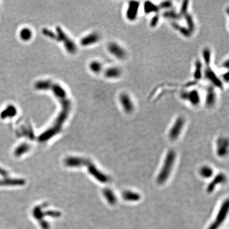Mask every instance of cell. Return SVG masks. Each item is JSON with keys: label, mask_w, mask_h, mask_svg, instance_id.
Masks as SVG:
<instances>
[{"label": "cell", "mask_w": 229, "mask_h": 229, "mask_svg": "<svg viewBox=\"0 0 229 229\" xmlns=\"http://www.w3.org/2000/svg\"><path fill=\"white\" fill-rule=\"evenodd\" d=\"M176 158V154L174 150H170L166 155L163 166L157 175V183L159 184H163L168 179L174 167Z\"/></svg>", "instance_id": "6da1fadb"}, {"label": "cell", "mask_w": 229, "mask_h": 229, "mask_svg": "<svg viewBox=\"0 0 229 229\" xmlns=\"http://www.w3.org/2000/svg\"><path fill=\"white\" fill-rule=\"evenodd\" d=\"M205 68L204 69V77L211 83L212 86L216 88H223V83L222 81L217 77L213 69L210 66V63L205 64Z\"/></svg>", "instance_id": "7a4b0ae2"}, {"label": "cell", "mask_w": 229, "mask_h": 229, "mask_svg": "<svg viewBox=\"0 0 229 229\" xmlns=\"http://www.w3.org/2000/svg\"><path fill=\"white\" fill-rule=\"evenodd\" d=\"M180 97L182 100L188 101L193 106H198L200 104V94L197 90L192 89L189 91H182Z\"/></svg>", "instance_id": "3957f363"}, {"label": "cell", "mask_w": 229, "mask_h": 229, "mask_svg": "<svg viewBox=\"0 0 229 229\" xmlns=\"http://www.w3.org/2000/svg\"><path fill=\"white\" fill-rule=\"evenodd\" d=\"M108 49L112 55L119 60H124L127 57V53L125 49L118 43H110L108 46Z\"/></svg>", "instance_id": "277c9868"}, {"label": "cell", "mask_w": 229, "mask_h": 229, "mask_svg": "<svg viewBox=\"0 0 229 229\" xmlns=\"http://www.w3.org/2000/svg\"><path fill=\"white\" fill-rule=\"evenodd\" d=\"M140 3L138 1H130L129 2L126 11V18L131 22H134L137 19L139 12Z\"/></svg>", "instance_id": "5b68a950"}, {"label": "cell", "mask_w": 229, "mask_h": 229, "mask_svg": "<svg viewBox=\"0 0 229 229\" xmlns=\"http://www.w3.org/2000/svg\"><path fill=\"white\" fill-rule=\"evenodd\" d=\"M119 102L124 111L130 114L134 110L135 105L132 98L128 93L123 92L119 96Z\"/></svg>", "instance_id": "8992f818"}, {"label": "cell", "mask_w": 229, "mask_h": 229, "mask_svg": "<svg viewBox=\"0 0 229 229\" xmlns=\"http://www.w3.org/2000/svg\"><path fill=\"white\" fill-rule=\"evenodd\" d=\"M184 125V118L182 117H178L169 132V136L171 140H176L179 137L181 131L183 130Z\"/></svg>", "instance_id": "52a82bcc"}, {"label": "cell", "mask_w": 229, "mask_h": 229, "mask_svg": "<svg viewBox=\"0 0 229 229\" xmlns=\"http://www.w3.org/2000/svg\"><path fill=\"white\" fill-rule=\"evenodd\" d=\"M215 88L211 85L206 89L205 102L207 107L212 108L216 104L217 96Z\"/></svg>", "instance_id": "ba28073f"}, {"label": "cell", "mask_w": 229, "mask_h": 229, "mask_svg": "<svg viewBox=\"0 0 229 229\" xmlns=\"http://www.w3.org/2000/svg\"><path fill=\"white\" fill-rule=\"evenodd\" d=\"M228 209H229V202L228 200H227L226 202H224L222 205L215 221L213 224V226H212L211 229H215L219 226V224H220L223 221L227 214Z\"/></svg>", "instance_id": "9c48e42d"}, {"label": "cell", "mask_w": 229, "mask_h": 229, "mask_svg": "<svg viewBox=\"0 0 229 229\" xmlns=\"http://www.w3.org/2000/svg\"><path fill=\"white\" fill-rule=\"evenodd\" d=\"M104 74L108 79H117L121 77L122 72V70L118 67L113 66L107 68L105 71Z\"/></svg>", "instance_id": "30bf717a"}, {"label": "cell", "mask_w": 229, "mask_h": 229, "mask_svg": "<svg viewBox=\"0 0 229 229\" xmlns=\"http://www.w3.org/2000/svg\"><path fill=\"white\" fill-rule=\"evenodd\" d=\"M226 175L223 174H218L208 185L207 188V192L208 193H212L216 187V186L224 183L226 181Z\"/></svg>", "instance_id": "8fae6325"}, {"label": "cell", "mask_w": 229, "mask_h": 229, "mask_svg": "<svg viewBox=\"0 0 229 229\" xmlns=\"http://www.w3.org/2000/svg\"><path fill=\"white\" fill-rule=\"evenodd\" d=\"M25 184V181L22 179H12L5 178L3 179H0V186H20Z\"/></svg>", "instance_id": "7c38bea8"}, {"label": "cell", "mask_w": 229, "mask_h": 229, "mask_svg": "<svg viewBox=\"0 0 229 229\" xmlns=\"http://www.w3.org/2000/svg\"><path fill=\"white\" fill-rule=\"evenodd\" d=\"M228 147V141L224 138H221L217 142V154L221 157L226 155Z\"/></svg>", "instance_id": "4fadbf2b"}, {"label": "cell", "mask_w": 229, "mask_h": 229, "mask_svg": "<svg viewBox=\"0 0 229 229\" xmlns=\"http://www.w3.org/2000/svg\"><path fill=\"white\" fill-rule=\"evenodd\" d=\"M99 40V36L98 35L93 33V34H91L83 38L82 40L81 41V43L82 45L87 46V45H91L94 43H96Z\"/></svg>", "instance_id": "5bb4252c"}, {"label": "cell", "mask_w": 229, "mask_h": 229, "mask_svg": "<svg viewBox=\"0 0 229 229\" xmlns=\"http://www.w3.org/2000/svg\"><path fill=\"white\" fill-rule=\"evenodd\" d=\"M159 10V6H157L152 2L147 1L144 3V11L146 14H150L152 13H157Z\"/></svg>", "instance_id": "9a60e30c"}, {"label": "cell", "mask_w": 229, "mask_h": 229, "mask_svg": "<svg viewBox=\"0 0 229 229\" xmlns=\"http://www.w3.org/2000/svg\"><path fill=\"white\" fill-rule=\"evenodd\" d=\"M16 108L13 106H8L6 109L1 113V118L4 119L7 118H11L14 117L16 114Z\"/></svg>", "instance_id": "2e32d148"}, {"label": "cell", "mask_w": 229, "mask_h": 229, "mask_svg": "<svg viewBox=\"0 0 229 229\" xmlns=\"http://www.w3.org/2000/svg\"><path fill=\"white\" fill-rule=\"evenodd\" d=\"M123 198L127 201L136 202L141 199V196L136 192L126 191L123 194Z\"/></svg>", "instance_id": "e0dca14e"}, {"label": "cell", "mask_w": 229, "mask_h": 229, "mask_svg": "<svg viewBox=\"0 0 229 229\" xmlns=\"http://www.w3.org/2000/svg\"><path fill=\"white\" fill-rule=\"evenodd\" d=\"M195 71L194 72V77L195 80H199L202 77V63L200 61H197L195 64Z\"/></svg>", "instance_id": "ac0fdd59"}, {"label": "cell", "mask_w": 229, "mask_h": 229, "mask_svg": "<svg viewBox=\"0 0 229 229\" xmlns=\"http://www.w3.org/2000/svg\"><path fill=\"white\" fill-rule=\"evenodd\" d=\"M19 36L22 40L24 41H28L30 40L32 36V32L30 29L24 28L21 29L19 32Z\"/></svg>", "instance_id": "d6986e66"}, {"label": "cell", "mask_w": 229, "mask_h": 229, "mask_svg": "<svg viewBox=\"0 0 229 229\" xmlns=\"http://www.w3.org/2000/svg\"><path fill=\"white\" fill-rule=\"evenodd\" d=\"M200 175L204 178H209L211 177L213 174V170L209 166H203L200 170Z\"/></svg>", "instance_id": "ffe728a7"}, {"label": "cell", "mask_w": 229, "mask_h": 229, "mask_svg": "<svg viewBox=\"0 0 229 229\" xmlns=\"http://www.w3.org/2000/svg\"><path fill=\"white\" fill-rule=\"evenodd\" d=\"M89 68L93 73H99L102 71V65L98 61H92L90 64Z\"/></svg>", "instance_id": "44dd1931"}, {"label": "cell", "mask_w": 229, "mask_h": 229, "mask_svg": "<svg viewBox=\"0 0 229 229\" xmlns=\"http://www.w3.org/2000/svg\"><path fill=\"white\" fill-rule=\"evenodd\" d=\"M29 147L28 145H27V144H22L21 145L16 148L14 151V154L16 157L21 156L22 154H23L25 152H27L28 150Z\"/></svg>", "instance_id": "7402d4cb"}, {"label": "cell", "mask_w": 229, "mask_h": 229, "mask_svg": "<svg viewBox=\"0 0 229 229\" xmlns=\"http://www.w3.org/2000/svg\"><path fill=\"white\" fill-rule=\"evenodd\" d=\"M163 16L165 18L169 19H172V20H178L180 19V16L179 14L177 12H175V11H171V10H168L166 11V12L164 13Z\"/></svg>", "instance_id": "603a6c76"}, {"label": "cell", "mask_w": 229, "mask_h": 229, "mask_svg": "<svg viewBox=\"0 0 229 229\" xmlns=\"http://www.w3.org/2000/svg\"><path fill=\"white\" fill-rule=\"evenodd\" d=\"M104 195H105V196L106 197L108 201L110 203L113 204L116 202V198L115 196L114 195V194L112 193L111 190L109 189L105 190V192H104Z\"/></svg>", "instance_id": "cb8c5ba5"}, {"label": "cell", "mask_w": 229, "mask_h": 229, "mask_svg": "<svg viewBox=\"0 0 229 229\" xmlns=\"http://www.w3.org/2000/svg\"><path fill=\"white\" fill-rule=\"evenodd\" d=\"M172 2L171 1H164L162 2L160 4V6H159L160 9H166V10H170L171 9L172 7Z\"/></svg>", "instance_id": "d4e9b609"}, {"label": "cell", "mask_w": 229, "mask_h": 229, "mask_svg": "<svg viewBox=\"0 0 229 229\" xmlns=\"http://www.w3.org/2000/svg\"><path fill=\"white\" fill-rule=\"evenodd\" d=\"M159 21V16H154L153 18H152V20L151 21L150 25L152 27H156L157 25V23Z\"/></svg>", "instance_id": "484cf974"}, {"label": "cell", "mask_w": 229, "mask_h": 229, "mask_svg": "<svg viewBox=\"0 0 229 229\" xmlns=\"http://www.w3.org/2000/svg\"><path fill=\"white\" fill-rule=\"evenodd\" d=\"M0 175H2L3 177H7V175H8L7 172L5 169L2 168V167H1V166H0Z\"/></svg>", "instance_id": "4316f807"}, {"label": "cell", "mask_w": 229, "mask_h": 229, "mask_svg": "<svg viewBox=\"0 0 229 229\" xmlns=\"http://www.w3.org/2000/svg\"><path fill=\"white\" fill-rule=\"evenodd\" d=\"M222 78L223 79L224 81H225L226 82H227L229 81V74L228 72H227L226 73H224L222 75Z\"/></svg>", "instance_id": "83f0119b"}, {"label": "cell", "mask_w": 229, "mask_h": 229, "mask_svg": "<svg viewBox=\"0 0 229 229\" xmlns=\"http://www.w3.org/2000/svg\"><path fill=\"white\" fill-rule=\"evenodd\" d=\"M222 66H223V67L224 68H229V60L227 59V60L225 61L224 63H222Z\"/></svg>", "instance_id": "f1b7e54d"}]
</instances>
